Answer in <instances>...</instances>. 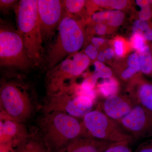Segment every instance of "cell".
<instances>
[{"label": "cell", "mask_w": 152, "mask_h": 152, "mask_svg": "<svg viewBox=\"0 0 152 152\" xmlns=\"http://www.w3.org/2000/svg\"><path fill=\"white\" fill-rule=\"evenodd\" d=\"M84 0H65L63 1L66 13L72 15L79 13L81 11L86 3Z\"/></svg>", "instance_id": "ac0fdd59"}, {"label": "cell", "mask_w": 152, "mask_h": 152, "mask_svg": "<svg viewBox=\"0 0 152 152\" xmlns=\"http://www.w3.org/2000/svg\"><path fill=\"white\" fill-rule=\"evenodd\" d=\"M38 14L43 39L53 35L66 14L63 1L38 0Z\"/></svg>", "instance_id": "9c48e42d"}, {"label": "cell", "mask_w": 152, "mask_h": 152, "mask_svg": "<svg viewBox=\"0 0 152 152\" xmlns=\"http://www.w3.org/2000/svg\"><path fill=\"white\" fill-rule=\"evenodd\" d=\"M130 98L135 105L141 106L152 111V84L136 78L129 87Z\"/></svg>", "instance_id": "4fadbf2b"}, {"label": "cell", "mask_w": 152, "mask_h": 152, "mask_svg": "<svg viewBox=\"0 0 152 152\" xmlns=\"http://www.w3.org/2000/svg\"><path fill=\"white\" fill-rule=\"evenodd\" d=\"M114 48L116 54L118 56H122L124 54L125 45L124 41L122 39H116L114 43Z\"/></svg>", "instance_id": "f1b7e54d"}, {"label": "cell", "mask_w": 152, "mask_h": 152, "mask_svg": "<svg viewBox=\"0 0 152 152\" xmlns=\"http://www.w3.org/2000/svg\"><path fill=\"white\" fill-rule=\"evenodd\" d=\"M98 79L94 75H92L83 81L81 87L82 90L91 91L93 90L96 83Z\"/></svg>", "instance_id": "484cf974"}, {"label": "cell", "mask_w": 152, "mask_h": 152, "mask_svg": "<svg viewBox=\"0 0 152 152\" xmlns=\"http://www.w3.org/2000/svg\"><path fill=\"white\" fill-rule=\"evenodd\" d=\"M131 143L128 141L116 142L104 152H133L129 146Z\"/></svg>", "instance_id": "603a6c76"}, {"label": "cell", "mask_w": 152, "mask_h": 152, "mask_svg": "<svg viewBox=\"0 0 152 152\" xmlns=\"http://www.w3.org/2000/svg\"><path fill=\"white\" fill-rule=\"evenodd\" d=\"M49 96L44 106V113L63 112L75 118H81L91 111L93 100L88 97L77 94L70 96L66 90Z\"/></svg>", "instance_id": "52a82bcc"}, {"label": "cell", "mask_w": 152, "mask_h": 152, "mask_svg": "<svg viewBox=\"0 0 152 152\" xmlns=\"http://www.w3.org/2000/svg\"><path fill=\"white\" fill-rule=\"evenodd\" d=\"M91 2L96 5L110 7L118 10L124 9L127 4V1L125 0H94Z\"/></svg>", "instance_id": "d6986e66"}, {"label": "cell", "mask_w": 152, "mask_h": 152, "mask_svg": "<svg viewBox=\"0 0 152 152\" xmlns=\"http://www.w3.org/2000/svg\"><path fill=\"white\" fill-rule=\"evenodd\" d=\"M16 0H1L0 1V8L1 10L5 12L12 7L13 6L18 2Z\"/></svg>", "instance_id": "d6a6232c"}, {"label": "cell", "mask_w": 152, "mask_h": 152, "mask_svg": "<svg viewBox=\"0 0 152 152\" xmlns=\"http://www.w3.org/2000/svg\"><path fill=\"white\" fill-rule=\"evenodd\" d=\"M136 3L140 7L152 4V1H142V0H137L136 1Z\"/></svg>", "instance_id": "74e56055"}, {"label": "cell", "mask_w": 152, "mask_h": 152, "mask_svg": "<svg viewBox=\"0 0 152 152\" xmlns=\"http://www.w3.org/2000/svg\"><path fill=\"white\" fill-rule=\"evenodd\" d=\"M94 65L95 67L94 72L101 70V69L106 67L103 63L99 61H95L94 64Z\"/></svg>", "instance_id": "8d00e7d4"}, {"label": "cell", "mask_w": 152, "mask_h": 152, "mask_svg": "<svg viewBox=\"0 0 152 152\" xmlns=\"http://www.w3.org/2000/svg\"><path fill=\"white\" fill-rule=\"evenodd\" d=\"M134 140L152 138V111L135 105L126 116L116 121Z\"/></svg>", "instance_id": "ba28073f"}, {"label": "cell", "mask_w": 152, "mask_h": 152, "mask_svg": "<svg viewBox=\"0 0 152 152\" xmlns=\"http://www.w3.org/2000/svg\"><path fill=\"white\" fill-rule=\"evenodd\" d=\"M85 53L88 57L90 60H94L97 58L99 53L97 49L94 45H90L86 48Z\"/></svg>", "instance_id": "1f68e13d"}, {"label": "cell", "mask_w": 152, "mask_h": 152, "mask_svg": "<svg viewBox=\"0 0 152 152\" xmlns=\"http://www.w3.org/2000/svg\"><path fill=\"white\" fill-rule=\"evenodd\" d=\"M97 58L98 61L102 62L104 61L106 58L105 57L104 54V52H101L99 53V55L98 56Z\"/></svg>", "instance_id": "ab89813d"}, {"label": "cell", "mask_w": 152, "mask_h": 152, "mask_svg": "<svg viewBox=\"0 0 152 152\" xmlns=\"http://www.w3.org/2000/svg\"><path fill=\"white\" fill-rule=\"evenodd\" d=\"M95 32L99 35L104 34L107 32V26L102 23L96 24L94 28Z\"/></svg>", "instance_id": "836d02e7"}, {"label": "cell", "mask_w": 152, "mask_h": 152, "mask_svg": "<svg viewBox=\"0 0 152 152\" xmlns=\"http://www.w3.org/2000/svg\"><path fill=\"white\" fill-rule=\"evenodd\" d=\"M109 10L101 11L94 13L91 16V19L93 22L97 23L107 21Z\"/></svg>", "instance_id": "83f0119b"}, {"label": "cell", "mask_w": 152, "mask_h": 152, "mask_svg": "<svg viewBox=\"0 0 152 152\" xmlns=\"http://www.w3.org/2000/svg\"><path fill=\"white\" fill-rule=\"evenodd\" d=\"M93 75L97 79L110 78L112 77L113 73L110 68L105 67L101 70L94 72Z\"/></svg>", "instance_id": "4dcf8cb0"}, {"label": "cell", "mask_w": 152, "mask_h": 152, "mask_svg": "<svg viewBox=\"0 0 152 152\" xmlns=\"http://www.w3.org/2000/svg\"><path fill=\"white\" fill-rule=\"evenodd\" d=\"M115 143L100 140L84 134L74 140L64 152H104Z\"/></svg>", "instance_id": "5bb4252c"}, {"label": "cell", "mask_w": 152, "mask_h": 152, "mask_svg": "<svg viewBox=\"0 0 152 152\" xmlns=\"http://www.w3.org/2000/svg\"><path fill=\"white\" fill-rule=\"evenodd\" d=\"M134 152H152V138L140 144Z\"/></svg>", "instance_id": "f546056e"}, {"label": "cell", "mask_w": 152, "mask_h": 152, "mask_svg": "<svg viewBox=\"0 0 152 152\" xmlns=\"http://www.w3.org/2000/svg\"><path fill=\"white\" fill-rule=\"evenodd\" d=\"M93 45L97 48L104 43V40L102 38L93 37L91 39Z\"/></svg>", "instance_id": "e575fe53"}, {"label": "cell", "mask_w": 152, "mask_h": 152, "mask_svg": "<svg viewBox=\"0 0 152 152\" xmlns=\"http://www.w3.org/2000/svg\"><path fill=\"white\" fill-rule=\"evenodd\" d=\"M29 135L23 124L1 113L0 145L12 148Z\"/></svg>", "instance_id": "8fae6325"}, {"label": "cell", "mask_w": 152, "mask_h": 152, "mask_svg": "<svg viewBox=\"0 0 152 152\" xmlns=\"http://www.w3.org/2000/svg\"><path fill=\"white\" fill-rule=\"evenodd\" d=\"M135 106L130 98L115 94L107 98L102 108L107 115L118 121L127 115Z\"/></svg>", "instance_id": "7c38bea8"}, {"label": "cell", "mask_w": 152, "mask_h": 152, "mask_svg": "<svg viewBox=\"0 0 152 152\" xmlns=\"http://www.w3.org/2000/svg\"><path fill=\"white\" fill-rule=\"evenodd\" d=\"M86 134L97 140L111 142L134 141L116 121L100 110H91L83 117V122Z\"/></svg>", "instance_id": "277c9868"}, {"label": "cell", "mask_w": 152, "mask_h": 152, "mask_svg": "<svg viewBox=\"0 0 152 152\" xmlns=\"http://www.w3.org/2000/svg\"><path fill=\"white\" fill-rule=\"evenodd\" d=\"M72 59L67 58L50 69L47 75L46 88L48 95L65 90L66 80L73 78Z\"/></svg>", "instance_id": "30bf717a"}, {"label": "cell", "mask_w": 152, "mask_h": 152, "mask_svg": "<svg viewBox=\"0 0 152 152\" xmlns=\"http://www.w3.org/2000/svg\"><path fill=\"white\" fill-rule=\"evenodd\" d=\"M152 30V27L147 21L142 20H137L134 23L132 27L133 34H137L143 37Z\"/></svg>", "instance_id": "44dd1931"}, {"label": "cell", "mask_w": 152, "mask_h": 152, "mask_svg": "<svg viewBox=\"0 0 152 152\" xmlns=\"http://www.w3.org/2000/svg\"><path fill=\"white\" fill-rule=\"evenodd\" d=\"M146 41L141 35L134 34L131 38V43L133 48L139 52L147 45Z\"/></svg>", "instance_id": "cb8c5ba5"}, {"label": "cell", "mask_w": 152, "mask_h": 152, "mask_svg": "<svg viewBox=\"0 0 152 152\" xmlns=\"http://www.w3.org/2000/svg\"><path fill=\"white\" fill-rule=\"evenodd\" d=\"M104 52L105 57L107 59H111L114 56V51L111 48L106 49Z\"/></svg>", "instance_id": "d590c367"}, {"label": "cell", "mask_w": 152, "mask_h": 152, "mask_svg": "<svg viewBox=\"0 0 152 152\" xmlns=\"http://www.w3.org/2000/svg\"><path fill=\"white\" fill-rule=\"evenodd\" d=\"M1 113L23 124L31 117L33 106L28 93L18 85L4 83L0 90Z\"/></svg>", "instance_id": "5b68a950"}, {"label": "cell", "mask_w": 152, "mask_h": 152, "mask_svg": "<svg viewBox=\"0 0 152 152\" xmlns=\"http://www.w3.org/2000/svg\"><path fill=\"white\" fill-rule=\"evenodd\" d=\"M73 61V78L80 75L86 69L90 64V59L84 53H76Z\"/></svg>", "instance_id": "2e32d148"}, {"label": "cell", "mask_w": 152, "mask_h": 152, "mask_svg": "<svg viewBox=\"0 0 152 152\" xmlns=\"http://www.w3.org/2000/svg\"><path fill=\"white\" fill-rule=\"evenodd\" d=\"M0 65L26 70L33 66L25 49L21 36L12 29L0 30Z\"/></svg>", "instance_id": "8992f818"}, {"label": "cell", "mask_w": 152, "mask_h": 152, "mask_svg": "<svg viewBox=\"0 0 152 152\" xmlns=\"http://www.w3.org/2000/svg\"><path fill=\"white\" fill-rule=\"evenodd\" d=\"M0 152H12L11 147L4 145H0Z\"/></svg>", "instance_id": "f35d334b"}, {"label": "cell", "mask_w": 152, "mask_h": 152, "mask_svg": "<svg viewBox=\"0 0 152 152\" xmlns=\"http://www.w3.org/2000/svg\"><path fill=\"white\" fill-rule=\"evenodd\" d=\"M140 59L141 71L147 75L152 74V56L148 45L142 49L138 53Z\"/></svg>", "instance_id": "e0dca14e"}, {"label": "cell", "mask_w": 152, "mask_h": 152, "mask_svg": "<svg viewBox=\"0 0 152 152\" xmlns=\"http://www.w3.org/2000/svg\"><path fill=\"white\" fill-rule=\"evenodd\" d=\"M117 88L116 82L113 79L103 82L99 86L101 91L104 94L109 96L115 94L114 93L116 91Z\"/></svg>", "instance_id": "7402d4cb"}, {"label": "cell", "mask_w": 152, "mask_h": 152, "mask_svg": "<svg viewBox=\"0 0 152 152\" xmlns=\"http://www.w3.org/2000/svg\"><path fill=\"white\" fill-rule=\"evenodd\" d=\"M124 14L122 11L109 10L107 22L108 24L113 26L117 27L121 24L124 20Z\"/></svg>", "instance_id": "ffe728a7"}, {"label": "cell", "mask_w": 152, "mask_h": 152, "mask_svg": "<svg viewBox=\"0 0 152 152\" xmlns=\"http://www.w3.org/2000/svg\"><path fill=\"white\" fill-rule=\"evenodd\" d=\"M38 125L39 136L50 152H64L74 140L86 133L83 122L61 112L44 113Z\"/></svg>", "instance_id": "6da1fadb"}, {"label": "cell", "mask_w": 152, "mask_h": 152, "mask_svg": "<svg viewBox=\"0 0 152 152\" xmlns=\"http://www.w3.org/2000/svg\"><path fill=\"white\" fill-rule=\"evenodd\" d=\"M128 65L129 67L134 69L137 72L141 71L140 59L138 53H133L129 56L128 59Z\"/></svg>", "instance_id": "d4e9b609"}, {"label": "cell", "mask_w": 152, "mask_h": 152, "mask_svg": "<svg viewBox=\"0 0 152 152\" xmlns=\"http://www.w3.org/2000/svg\"><path fill=\"white\" fill-rule=\"evenodd\" d=\"M58 30L56 39L50 47L47 56V66L50 70L68 55L79 50L84 42L81 25L71 15L66 13Z\"/></svg>", "instance_id": "3957f363"}, {"label": "cell", "mask_w": 152, "mask_h": 152, "mask_svg": "<svg viewBox=\"0 0 152 152\" xmlns=\"http://www.w3.org/2000/svg\"><path fill=\"white\" fill-rule=\"evenodd\" d=\"M11 150L12 152H50L39 135H29Z\"/></svg>", "instance_id": "9a60e30c"}, {"label": "cell", "mask_w": 152, "mask_h": 152, "mask_svg": "<svg viewBox=\"0 0 152 152\" xmlns=\"http://www.w3.org/2000/svg\"><path fill=\"white\" fill-rule=\"evenodd\" d=\"M152 4L141 7V10L139 15L140 20L147 21L151 19L152 17V10L151 7Z\"/></svg>", "instance_id": "4316f807"}, {"label": "cell", "mask_w": 152, "mask_h": 152, "mask_svg": "<svg viewBox=\"0 0 152 152\" xmlns=\"http://www.w3.org/2000/svg\"><path fill=\"white\" fill-rule=\"evenodd\" d=\"M38 0H21L16 7L17 27L28 57L34 66L44 61L42 37L38 14Z\"/></svg>", "instance_id": "7a4b0ae2"}]
</instances>
